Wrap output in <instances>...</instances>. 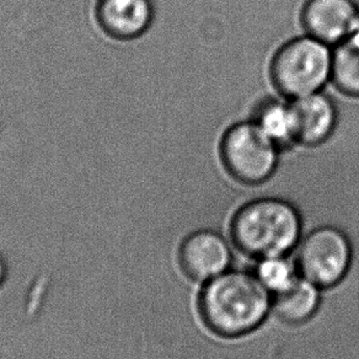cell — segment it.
<instances>
[{"label":"cell","mask_w":359,"mask_h":359,"mask_svg":"<svg viewBox=\"0 0 359 359\" xmlns=\"http://www.w3.org/2000/svg\"><path fill=\"white\" fill-rule=\"evenodd\" d=\"M205 329L222 339L252 334L272 313V294L252 271L230 269L205 282L197 297Z\"/></svg>","instance_id":"obj_1"},{"label":"cell","mask_w":359,"mask_h":359,"mask_svg":"<svg viewBox=\"0 0 359 359\" xmlns=\"http://www.w3.org/2000/svg\"><path fill=\"white\" fill-rule=\"evenodd\" d=\"M304 230L299 210L277 197H261L240 205L229 223L235 248L254 259L290 255Z\"/></svg>","instance_id":"obj_2"},{"label":"cell","mask_w":359,"mask_h":359,"mask_svg":"<svg viewBox=\"0 0 359 359\" xmlns=\"http://www.w3.org/2000/svg\"><path fill=\"white\" fill-rule=\"evenodd\" d=\"M334 47L309 35L297 36L277 50L271 63L276 89L288 100L324 90L332 76Z\"/></svg>","instance_id":"obj_3"},{"label":"cell","mask_w":359,"mask_h":359,"mask_svg":"<svg viewBox=\"0 0 359 359\" xmlns=\"http://www.w3.org/2000/svg\"><path fill=\"white\" fill-rule=\"evenodd\" d=\"M353 261L354 246L349 235L331 224L308 230L300 240L295 257L299 275L323 290L341 285Z\"/></svg>","instance_id":"obj_4"},{"label":"cell","mask_w":359,"mask_h":359,"mask_svg":"<svg viewBox=\"0 0 359 359\" xmlns=\"http://www.w3.org/2000/svg\"><path fill=\"white\" fill-rule=\"evenodd\" d=\"M222 158L235 179L256 185L275 172L280 150L252 121H243L225 130L222 144Z\"/></svg>","instance_id":"obj_5"},{"label":"cell","mask_w":359,"mask_h":359,"mask_svg":"<svg viewBox=\"0 0 359 359\" xmlns=\"http://www.w3.org/2000/svg\"><path fill=\"white\" fill-rule=\"evenodd\" d=\"M177 261L182 273L195 282H208L230 269L233 251L223 234L213 228L191 231L180 245Z\"/></svg>","instance_id":"obj_6"},{"label":"cell","mask_w":359,"mask_h":359,"mask_svg":"<svg viewBox=\"0 0 359 359\" xmlns=\"http://www.w3.org/2000/svg\"><path fill=\"white\" fill-rule=\"evenodd\" d=\"M305 35L334 47L359 25L358 0H306L302 11Z\"/></svg>","instance_id":"obj_7"},{"label":"cell","mask_w":359,"mask_h":359,"mask_svg":"<svg viewBox=\"0 0 359 359\" xmlns=\"http://www.w3.org/2000/svg\"><path fill=\"white\" fill-rule=\"evenodd\" d=\"M96 21L111 39L142 40L155 20L154 0H97Z\"/></svg>","instance_id":"obj_8"},{"label":"cell","mask_w":359,"mask_h":359,"mask_svg":"<svg viewBox=\"0 0 359 359\" xmlns=\"http://www.w3.org/2000/svg\"><path fill=\"white\" fill-rule=\"evenodd\" d=\"M290 102L294 111L299 143L319 144L332 135L337 123V107L326 88Z\"/></svg>","instance_id":"obj_9"},{"label":"cell","mask_w":359,"mask_h":359,"mask_svg":"<svg viewBox=\"0 0 359 359\" xmlns=\"http://www.w3.org/2000/svg\"><path fill=\"white\" fill-rule=\"evenodd\" d=\"M321 288L299 276L288 290L272 295V313L283 324L300 326L319 313L323 303Z\"/></svg>","instance_id":"obj_10"},{"label":"cell","mask_w":359,"mask_h":359,"mask_svg":"<svg viewBox=\"0 0 359 359\" xmlns=\"http://www.w3.org/2000/svg\"><path fill=\"white\" fill-rule=\"evenodd\" d=\"M251 121L280 150L298 143L294 111L285 96L278 94L264 99Z\"/></svg>","instance_id":"obj_11"},{"label":"cell","mask_w":359,"mask_h":359,"mask_svg":"<svg viewBox=\"0 0 359 359\" xmlns=\"http://www.w3.org/2000/svg\"><path fill=\"white\" fill-rule=\"evenodd\" d=\"M252 272L272 295L288 290L300 276L297 262L295 259H290V255L256 259Z\"/></svg>","instance_id":"obj_12"},{"label":"cell","mask_w":359,"mask_h":359,"mask_svg":"<svg viewBox=\"0 0 359 359\" xmlns=\"http://www.w3.org/2000/svg\"><path fill=\"white\" fill-rule=\"evenodd\" d=\"M331 84L346 95L359 96V47L348 41L332 50Z\"/></svg>","instance_id":"obj_13"},{"label":"cell","mask_w":359,"mask_h":359,"mask_svg":"<svg viewBox=\"0 0 359 359\" xmlns=\"http://www.w3.org/2000/svg\"><path fill=\"white\" fill-rule=\"evenodd\" d=\"M6 277H8V264H6V259L0 255V287L4 285Z\"/></svg>","instance_id":"obj_14"}]
</instances>
